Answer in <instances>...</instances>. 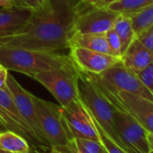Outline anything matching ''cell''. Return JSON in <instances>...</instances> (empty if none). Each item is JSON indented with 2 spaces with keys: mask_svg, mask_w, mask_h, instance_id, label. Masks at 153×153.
I'll list each match as a JSON object with an SVG mask.
<instances>
[{
  "mask_svg": "<svg viewBox=\"0 0 153 153\" xmlns=\"http://www.w3.org/2000/svg\"><path fill=\"white\" fill-rule=\"evenodd\" d=\"M88 7L82 0H50L49 10L33 13L7 45L52 52L68 48L76 19Z\"/></svg>",
  "mask_w": 153,
  "mask_h": 153,
  "instance_id": "cell-1",
  "label": "cell"
},
{
  "mask_svg": "<svg viewBox=\"0 0 153 153\" xmlns=\"http://www.w3.org/2000/svg\"><path fill=\"white\" fill-rule=\"evenodd\" d=\"M70 60L69 56L52 51L0 46V64L8 70L33 76L44 71L59 68Z\"/></svg>",
  "mask_w": 153,
  "mask_h": 153,
  "instance_id": "cell-2",
  "label": "cell"
},
{
  "mask_svg": "<svg viewBox=\"0 0 153 153\" xmlns=\"http://www.w3.org/2000/svg\"><path fill=\"white\" fill-rule=\"evenodd\" d=\"M84 72L115 110L126 113L148 132L153 133V101L125 91L116 90L106 84L97 74Z\"/></svg>",
  "mask_w": 153,
  "mask_h": 153,
  "instance_id": "cell-3",
  "label": "cell"
},
{
  "mask_svg": "<svg viewBox=\"0 0 153 153\" xmlns=\"http://www.w3.org/2000/svg\"><path fill=\"white\" fill-rule=\"evenodd\" d=\"M79 95L95 123L118 146L126 151V148L119 138L114 123V108L101 95L84 71L79 68Z\"/></svg>",
  "mask_w": 153,
  "mask_h": 153,
  "instance_id": "cell-4",
  "label": "cell"
},
{
  "mask_svg": "<svg viewBox=\"0 0 153 153\" xmlns=\"http://www.w3.org/2000/svg\"><path fill=\"white\" fill-rule=\"evenodd\" d=\"M79 68L70 59L62 67L38 73L33 79L41 83L54 97L61 107H65L79 98Z\"/></svg>",
  "mask_w": 153,
  "mask_h": 153,
  "instance_id": "cell-5",
  "label": "cell"
},
{
  "mask_svg": "<svg viewBox=\"0 0 153 153\" xmlns=\"http://www.w3.org/2000/svg\"><path fill=\"white\" fill-rule=\"evenodd\" d=\"M34 105L41 130L51 149L65 146L71 137L62 117L60 105L35 96Z\"/></svg>",
  "mask_w": 153,
  "mask_h": 153,
  "instance_id": "cell-6",
  "label": "cell"
},
{
  "mask_svg": "<svg viewBox=\"0 0 153 153\" xmlns=\"http://www.w3.org/2000/svg\"><path fill=\"white\" fill-rule=\"evenodd\" d=\"M0 126L3 130L17 132L37 149L49 150L50 145L41 140L19 113L7 88H0Z\"/></svg>",
  "mask_w": 153,
  "mask_h": 153,
  "instance_id": "cell-7",
  "label": "cell"
},
{
  "mask_svg": "<svg viewBox=\"0 0 153 153\" xmlns=\"http://www.w3.org/2000/svg\"><path fill=\"white\" fill-rule=\"evenodd\" d=\"M60 110L71 139L81 138L100 140L93 118L79 98L65 107L60 106Z\"/></svg>",
  "mask_w": 153,
  "mask_h": 153,
  "instance_id": "cell-8",
  "label": "cell"
},
{
  "mask_svg": "<svg viewBox=\"0 0 153 153\" xmlns=\"http://www.w3.org/2000/svg\"><path fill=\"white\" fill-rule=\"evenodd\" d=\"M97 75L106 84L116 90L125 91L153 101V95L142 84L138 75L126 68L121 59L103 73Z\"/></svg>",
  "mask_w": 153,
  "mask_h": 153,
  "instance_id": "cell-9",
  "label": "cell"
},
{
  "mask_svg": "<svg viewBox=\"0 0 153 153\" xmlns=\"http://www.w3.org/2000/svg\"><path fill=\"white\" fill-rule=\"evenodd\" d=\"M114 123L116 132L126 148L136 149L141 153H149L148 131L131 116L119 110L114 111Z\"/></svg>",
  "mask_w": 153,
  "mask_h": 153,
  "instance_id": "cell-10",
  "label": "cell"
},
{
  "mask_svg": "<svg viewBox=\"0 0 153 153\" xmlns=\"http://www.w3.org/2000/svg\"><path fill=\"white\" fill-rule=\"evenodd\" d=\"M7 88L19 111L21 115L35 132V134L43 141L47 142L45 137L42 134L41 126L39 123L35 105L34 96L25 89L15 79V76L8 73L7 79ZM48 143V142H47ZM49 144V143H48Z\"/></svg>",
  "mask_w": 153,
  "mask_h": 153,
  "instance_id": "cell-11",
  "label": "cell"
},
{
  "mask_svg": "<svg viewBox=\"0 0 153 153\" xmlns=\"http://www.w3.org/2000/svg\"><path fill=\"white\" fill-rule=\"evenodd\" d=\"M118 15L106 7H88L76 17L74 26L75 33L81 34L105 33L114 27Z\"/></svg>",
  "mask_w": 153,
  "mask_h": 153,
  "instance_id": "cell-12",
  "label": "cell"
},
{
  "mask_svg": "<svg viewBox=\"0 0 153 153\" xmlns=\"http://www.w3.org/2000/svg\"><path fill=\"white\" fill-rule=\"evenodd\" d=\"M69 51L68 56L76 67L93 74H101L120 60L119 58L113 55L80 47H70Z\"/></svg>",
  "mask_w": 153,
  "mask_h": 153,
  "instance_id": "cell-13",
  "label": "cell"
},
{
  "mask_svg": "<svg viewBox=\"0 0 153 153\" xmlns=\"http://www.w3.org/2000/svg\"><path fill=\"white\" fill-rule=\"evenodd\" d=\"M33 12L24 9L0 10V46L7 45L30 21Z\"/></svg>",
  "mask_w": 153,
  "mask_h": 153,
  "instance_id": "cell-14",
  "label": "cell"
},
{
  "mask_svg": "<svg viewBox=\"0 0 153 153\" xmlns=\"http://www.w3.org/2000/svg\"><path fill=\"white\" fill-rule=\"evenodd\" d=\"M122 63L135 73L144 69L153 61V51L147 48L137 37L121 57Z\"/></svg>",
  "mask_w": 153,
  "mask_h": 153,
  "instance_id": "cell-15",
  "label": "cell"
},
{
  "mask_svg": "<svg viewBox=\"0 0 153 153\" xmlns=\"http://www.w3.org/2000/svg\"><path fill=\"white\" fill-rule=\"evenodd\" d=\"M70 47H80L93 51L111 55L105 33L81 34L75 33L68 42V49Z\"/></svg>",
  "mask_w": 153,
  "mask_h": 153,
  "instance_id": "cell-16",
  "label": "cell"
},
{
  "mask_svg": "<svg viewBox=\"0 0 153 153\" xmlns=\"http://www.w3.org/2000/svg\"><path fill=\"white\" fill-rule=\"evenodd\" d=\"M0 149L11 153H31L30 142L22 135L9 130L0 131Z\"/></svg>",
  "mask_w": 153,
  "mask_h": 153,
  "instance_id": "cell-17",
  "label": "cell"
},
{
  "mask_svg": "<svg viewBox=\"0 0 153 153\" xmlns=\"http://www.w3.org/2000/svg\"><path fill=\"white\" fill-rule=\"evenodd\" d=\"M113 29L115 31L121 41L122 55H123V52L129 47V45L136 38V34L132 27L131 17L124 14H119L115 19Z\"/></svg>",
  "mask_w": 153,
  "mask_h": 153,
  "instance_id": "cell-18",
  "label": "cell"
},
{
  "mask_svg": "<svg viewBox=\"0 0 153 153\" xmlns=\"http://www.w3.org/2000/svg\"><path fill=\"white\" fill-rule=\"evenodd\" d=\"M151 4H153V0H119L109 5L106 8L118 14L130 16Z\"/></svg>",
  "mask_w": 153,
  "mask_h": 153,
  "instance_id": "cell-19",
  "label": "cell"
},
{
  "mask_svg": "<svg viewBox=\"0 0 153 153\" xmlns=\"http://www.w3.org/2000/svg\"><path fill=\"white\" fill-rule=\"evenodd\" d=\"M136 37L153 24V4L129 16Z\"/></svg>",
  "mask_w": 153,
  "mask_h": 153,
  "instance_id": "cell-20",
  "label": "cell"
},
{
  "mask_svg": "<svg viewBox=\"0 0 153 153\" xmlns=\"http://www.w3.org/2000/svg\"><path fill=\"white\" fill-rule=\"evenodd\" d=\"M14 7L16 9L29 10L33 13L48 11L50 0H13Z\"/></svg>",
  "mask_w": 153,
  "mask_h": 153,
  "instance_id": "cell-21",
  "label": "cell"
},
{
  "mask_svg": "<svg viewBox=\"0 0 153 153\" xmlns=\"http://www.w3.org/2000/svg\"><path fill=\"white\" fill-rule=\"evenodd\" d=\"M105 37H106V41H107V43L109 46L111 55L121 59V56H122L121 41L118 37L117 33H115V31L113 28L110 29L109 31H107L105 33Z\"/></svg>",
  "mask_w": 153,
  "mask_h": 153,
  "instance_id": "cell-22",
  "label": "cell"
},
{
  "mask_svg": "<svg viewBox=\"0 0 153 153\" xmlns=\"http://www.w3.org/2000/svg\"><path fill=\"white\" fill-rule=\"evenodd\" d=\"M94 121V120H93ZM94 123H95V126L98 131V134H99V139H100V141L101 143L103 144V146L105 147V150L107 151V153H127L124 149H123L120 146H118L116 143H114L103 131L102 129L95 123L94 121Z\"/></svg>",
  "mask_w": 153,
  "mask_h": 153,
  "instance_id": "cell-23",
  "label": "cell"
},
{
  "mask_svg": "<svg viewBox=\"0 0 153 153\" xmlns=\"http://www.w3.org/2000/svg\"><path fill=\"white\" fill-rule=\"evenodd\" d=\"M142 84L153 95V61L144 69L136 73Z\"/></svg>",
  "mask_w": 153,
  "mask_h": 153,
  "instance_id": "cell-24",
  "label": "cell"
},
{
  "mask_svg": "<svg viewBox=\"0 0 153 153\" xmlns=\"http://www.w3.org/2000/svg\"><path fill=\"white\" fill-rule=\"evenodd\" d=\"M137 38L150 51H153V24L137 36Z\"/></svg>",
  "mask_w": 153,
  "mask_h": 153,
  "instance_id": "cell-25",
  "label": "cell"
},
{
  "mask_svg": "<svg viewBox=\"0 0 153 153\" xmlns=\"http://www.w3.org/2000/svg\"><path fill=\"white\" fill-rule=\"evenodd\" d=\"M8 69L5 68L3 65L0 64V88L7 87V79L8 75Z\"/></svg>",
  "mask_w": 153,
  "mask_h": 153,
  "instance_id": "cell-26",
  "label": "cell"
},
{
  "mask_svg": "<svg viewBox=\"0 0 153 153\" xmlns=\"http://www.w3.org/2000/svg\"><path fill=\"white\" fill-rule=\"evenodd\" d=\"M15 8L13 0H0V10Z\"/></svg>",
  "mask_w": 153,
  "mask_h": 153,
  "instance_id": "cell-27",
  "label": "cell"
},
{
  "mask_svg": "<svg viewBox=\"0 0 153 153\" xmlns=\"http://www.w3.org/2000/svg\"><path fill=\"white\" fill-rule=\"evenodd\" d=\"M117 1H119V0H100V1L94 7H98V8H105V7H107L109 5H111L114 2H117Z\"/></svg>",
  "mask_w": 153,
  "mask_h": 153,
  "instance_id": "cell-28",
  "label": "cell"
},
{
  "mask_svg": "<svg viewBox=\"0 0 153 153\" xmlns=\"http://www.w3.org/2000/svg\"><path fill=\"white\" fill-rule=\"evenodd\" d=\"M100 1V0H82V2L88 6V7H94L96 6L98 2Z\"/></svg>",
  "mask_w": 153,
  "mask_h": 153,
  "instance_id": "cell-29",
  "label": "cell"
},
{
  "mask_svg": "<svg viewBox=\"0 0 153 153\" xmlns=\"http://www.w3.org/2000/svg\"><path fill=\"white\" fill-rule=\"evenodd\" d=\"M148 143H149V150H153V133L148 132Z\"/></svg>",
  "mask_w": 153,
  "mask_h": 153,
  "instance_id": "cell-30",
  "label": "cell"
},
{
  "mask_svg": "<svg viewBox=\"0 0 153 153\" xmlns=\"http://www.w3.org/2000/svg\"><path fill=\"white\" fill-rule=\"evenodd\" d=\"M128 153H141V152H140V151H138L136 149H129Z\"/></svg>",
  "mask_w": 153,
  "mask_h": 153,
  "instance_id": "cell-31",
  "label": "cell"
},
{
  "mask_svg": "<svg viewBox=\"0 0 153 153\" xmlns=\"http://www.w3.org/2000/svg\"><path fill=\"white\" fill-rule=\"evenodd\" d=\"M0 153H11V152H7V151H5V150H2V149H0ZM31 153H35V152H31Z\"/></svg>",
  "mask_w": 153,
  "mask_h": 153,
  "instance_id": "cell-32",
  "label": "cell"
},
{
  "mask_svg": "<svg viewBox=\"0 0 153 153\" xmlns=\"http://www.w3.org/2000/svg\"><path fill=\"white\" fill-rule=\"evenodd\" d=\"M149 153H153V150H149Z\"/></svg>",
  "mask_w": 153,
  "mask_h": 153,
  "instance_id": "cell-33",
  "label": "cell"
},
{
  "mask_svg": "<svg viewBox=\"0 0 153 153\" xmlns=\"http://www.w3.org/2000/svg\"><path fill=\"white\" fill-rule=\"evenodd\" d=\"M2 130H3V129L1 128V126H0V131H2Z\"/></svg>",
  "mask_w": 153,
  "mask_h": 153,
  "instance_id": "cell-34",
  "label": "cell"
},
{
  "mask_svg": "<svg viewBox=\"0 0 153 153\" xmlns=\"http://www.w3.org/2000/svg\"><path fill=\"white\" fill-rule=\"evenodd\" d=\"M104 153H107V151H106V150H105V152H104Z\"/></svg>",
  "mask_w": 153,
  "mask_h": 153,
  "instance_id": "cell-35",
  "label": "cell"
},
{
  "mask_svg": "<svg viewBox=\"0 0 153 153\" xmlns=\"http://www.w3.org/2000/svg\"><path fill=\"white\" fill-rule=\"evenodd\" d=\"M35 153H39V152H35Z\"/></svg>",
  "mask_w": 153,
  "mask_h": 153,
  "instance_id": "cell-36",
  "label": "cell"
}]
</instances>
